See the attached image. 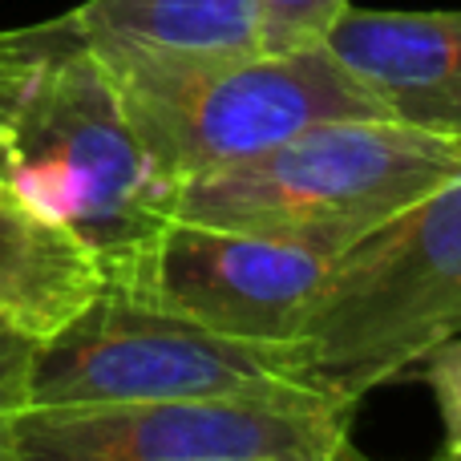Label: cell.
<instances>
[{
  "label": "cell",
  "instance_id": "9c48e42d",
  "mask_svg": "<svg viewBox=\"0 0 461 461\" xmlns=\"http://www.w3.org/2000/svg\"><path fill=\"white\" fill-rule=\"evenodd\" d=\"M94 247L0 183V324L49 340L102 295Z\"/></svg>",
  "mask_w": 461,
  "mask_h": 461
},
{
  "label": "cell",
  "instance_id": "277c9868",
  "mask_svg": "<svg viewBox=\"0 0 461 461\" xmlns=\"http://www.w3.org/2000/svg\"><path fill=\"white\" fill-rule=\"evenodd\" d=\"M461 332V175L328 259L292 357L357 405Z\"/></svg>",
  "mask_w": 461,
  "mask_h": 461
},
{
  "label": "cell",
  "instance_id": "7a4b0ae2",
  "mask_svg": "<svg viewBox=\"0 0 461 461\" xmlns=\"http://www.w3.org/2000/svg\"><path fill=\"white\" fill-rule=\"evenodd\" d=\"M94 53L146 158L175 186L255 158L320 122L389 118L324 45L292 53Z\"/></svg>",
  "mask_w": 461,
  "mask_h": 461
},
{
  "label": "cell",
  "instance_id": "9a60e30c",
  "mask_svg": "<svg viewBox=\"0 0 461 461\" xmlns=\"http://www.w3.org/2000/svg\"><path fill=\"white\" fill-rule=\"evenodd\" d=\"M438 461H461V449H446V457H438Z\"/></svg>",
  "mask_w": 461,
  "mask_h": 461
},
{
  "label": "cell",
  "instance_id": "52a82bcc",
  "mask_svg": "<svg viewBox=\"0 0 461 461\" xmlns=\"http://www.w3.org/2000/svg\"><path fill=\"white\" fill-rule=\"evenodd\" d=\"M328 259L332 255L292 239L170 215L134 276L113 292L230 340L292 344L324 284Z\"/></svg>",
  "mask_w": 461,
  "mask_h": 461
},
{
  "label": "cell",
  "instance_id": "4fadbf2b",
  "mask_svg": "<svg viewBox=\"0 0 461 461\" xmlns=\"http://www.w3.org/2000/svg\"><path fill=\"white\" fill-rule=\"evenodd\" d=\"M425 384L433 389L446 425V449H461V332L425 357Z\"/></svg>",
  "mask_w": 461,
  "mask_h": 461
},
{
  "label": "cell",
  "instance_id": "ba28073f",
  "mask_svg": "<svg viewBox=\"0 0 461 461\" xmlns=\"http://www.w3.org/2000/svg\"><path fill=\"white\" fill-rule=\"evenodd\" d=\"M324 49L389 118L461 138V8H344Z\"/></svg>",
  "mask_w": 461,
  "mask_h": 461
},
{
  "label": "cell",
  "instance_id": "30bf717a",
  "mask_svg": "<svg viewBox=\"0 0 461 461\" xmlns=\"http://www.w3.org/2000/svg\"><path fill=\"white\" fill-rule=\"evenodd\" d=\"M73 24L94 49L255 53L259 0H86Z\"/></svg>",
  "mask_w": 461,
  "mask_h": 461
},
{
  "label": "cell",
  "instance_id": "6da1fadb",
  "mask_svg": "<svg viewBox=\"0 0 461 461\" xmlns=\"http://www.w3.org/2000/svg\"><path fill=\"white\" fill-rule=\"evenodd\" d=\"M0 183L94 247L105 287H122L175 215L178 186L158 175L126 122L102 57L73 16L45 21L0 126Z\"/></svg>",
  "mask_w": 461,
  "mask_h": 461
},
{
  "label": "cell",
  "instance_id": "8992f818",
  "mask_svg": "<svg viewBox=\"0 0 461 461\" xmlns=\"http://www.w3.org/2000/svg\"><path fill=\"white\" fill-rule=\"evenodd\" d=\"M348 401L295 397L24 405L13 461H348Z\"/></svg>",
  "mask_w": 461,
  "mask_h": 461
},
{
  "label": "cell",
  "instance_id": "7c38bea8",
  "mask_svg": "<svg viewBox=\"0 0 461 461\" xmlns=\"http://www.w3.org/2000/svg\"><path fill=\"white\" fill-rule=\"evenodd\" d=\"M37 340L13 332L0 324V461H13V446H8V425L13 417L29 405V368Z\"/></svg>",
  "mask_w": 461,
  "mask_h": 461
},
{
  "label": "cell",
  "instance_id": "8fae6325",
  "mask_svg": "<svg viewBox=\"0 0 461 461\" xmlns=\"http://www.w3.org/2000/svg\"><path fill=\"white\" fill-rule=\"evenodd\" d=\"M348 5L352 0H259V49L292 53L324 45L328 29Z\"/></svg>",
  "mask_w": 461,
  "mask_h": 461
},
{
  "label": "cell",
  "instance_id": "5b68a950",
  "mask_svg": "<svg viewBox=\"0 0 461 461\" xmlns=\"http://www.w3.org/2000/svg\"><path fill=\"white\" fill-rule=\"evenodd\" d=\"M320 393L300 376L292 344H247L102 287L57 336L37 344L29 405L295 397ZM328 397V393H324Z\"/></svg>",
  "mask_w": 461,
  "mask_h": 461
},
{
  "label": "cell",
  "instance_id": "2e32d148",
  "mask_svg": "<svg viewBox=\"0 0 461 461\" xmlns=\"http://www.w3.org/2000/svg\"><path fill=\"white\" fill-rule=\"evenodd\" d=\"M348 461H360V457H348Z\"/></svg>",
  "mask_w": 461,
  "mask_h": 461
},
{
  "label": "cell",
  "instance_id": "3957f363",
  "mask_svg": "<svg viewBox=\"0 0 461 461\" xmlns=\"http://www.w3.org/2000/svg\"><path fill=\"white\" fill-rule=\"evenodd\" d=\"M461 175V138L397 118L320 122L295 138L186 178L175 219L292 239L324 255Z\"/></svg>",
  "mask_w": 461,
  "mask_h": 461
},
{
  "label": "cell",
  "instance_id": "5bb4252c",
  "mask_svg": "<svg viewBox=\"0 0 461 461\" xmlns=\"http://www.w3.org/2000/svg\"><path fill=\"white\" fill-rule=\"evenodd\" d=\"M41 41H45V21L29 24V29H0V126H5L13 94H16V86H21L29 61L37 57Z\"/></svg>",
  "mask_w": 461,
  "mask_h": 461
}]
</instances>
